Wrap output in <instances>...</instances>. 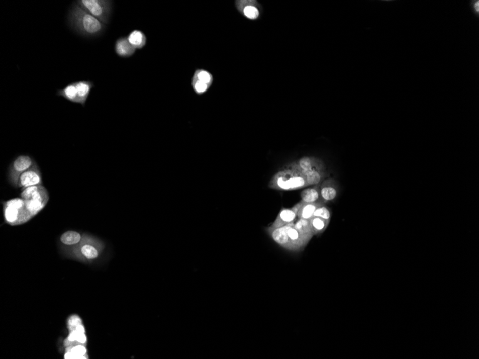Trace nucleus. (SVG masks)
I'll return each mask as SVG.
<instances>
[{"label":"nucleus","mask_w":479,"mask_h":359,"mask_svg":"<svg viewBox=\"0 0 479 359\" xmlns=\"http://www.w3.org/2000/svg\"><path fill=\"white\" fill-rule=\"evenodd\" d=\"M294 227L298 231L299 235L303 238L305 243L308 244L314 236L311 227L310 220L298 219L294 223Z\"/></svg>","instance_id":"2eb2a0df"},{"label":"nucleus","mask_w":479,"mask_h":359,"mask_svg":"<svg viewBox=\"0 0 479 359\" xmlns=\"http://www.w3.org/2000/svg\"><path fill=\"white\" fill-rule=\"evenodd\" d=\"M20 197L25 200V207L30 217L43 210L49 200V195L43 185H36L23 189Z\"/></svg>","instance_id":"7ed1b4c3"},{"label":"nucleus","mask_w":479,"mask_h":359,"mask_svg":"<svg viewBox=\"0 0 479 359\" xmlns=\"http://www.w3.org/2000/svg\"><path fill=\"white\" fill-rule=\"evenodd\" d=\"M68 340L69 341H78L80 343H86V337L84 333L77 330H73V331L69 335Z\"/></svg>","instance_id":"bb28decb"},{"label":"nucleus","mask_w":479,"mask_h":359,"mask_svg":"<svg viewBox=\"0 0 479 359\" xmlns=\"http://www.w3.org/2000/svg\"><path fill=\"white\" fill-rule=\"evenodd\" d=\"M289 239V251L301 252L304 250L307 244L299 235L298 231L294 227V222L284 226Z\"/></svg>","instance_id":"9b49d317"},{"label":"nucleus","mask_w":479,"mask_h":359,"mask_svg":"<svg viewBox=\"0 0 479 359\" xmlns=\"http://www.w3.org/2000/svg\"><path fill=\"white\" fill-rule=\"evenodd\" d=\"M301 198L304 203H313L322 200L320 195V185H314L313 187L306 189L301 192Z\"/></svg>","instance_id":"6ab92c4d"},{"label":"nucleus","mask_w":479,"mask_h":359,"mask_svg":"<svg viewBox=\"0 0 479 359\" xmlns=\"http://www.w3.org/2000/svg\"><path fill=\"white\" fill-rule=\"evenodd\" d=\"M303 203V202L301 201L296 204L292 208L282 209L273 224L270 226V228H278L289 224L293 223L297 217L299 209Z\"/></svg>","instance_id":"9d476101"},{"label":"nucleus","mask_w":479,"mask_h":359,"mask_svg":"<svg viewBox=\"0 0 479 359\" xmlns=\"http://www.w3.org/2000/svg\"><path fill=\"white\" fill-rule=\"evenodd\" d=\"M82 322L80 318L78 316H74L69 319L68 325L70 328H74L75 329L79 325H81Z\"/></svg>","instance_id":"cd10ccee"},{"label":"nucleus","mask_w":479,"mask_h":359,"mask_svg":"<svg viewBox=\"0 0 479 359\" xmlns=\"http://www.w3.org/2000/svg\"><path fill=\"white\" fill-rule=\"evenodd\" d=\"M86 236L87 235L82 236L81 234L76 231H68L60 237V242L65 246H73V248H75L83 242Z\"/></svg>","instance_id":"f3484780"},{"label":"nucleus","mask_w":479,"mask_h":359,"mask_svg":"<svg viewBox=\"0 0 479 359\" xmlns=\"http://www.w3.org/2000/svg\"><path fill=\"white\" fill-rule=\"evenodd\" d=\"M36 164L34 158L28 155H20L15 158L8 168V176L10 185L15 187L20 175Z\"/></svg>","instance_id":"0eeeda50"},{"label":"nucleus","mask_w":479,"mask_h":359,"mask_svg":"<svg viewBox=\"0 0 479 359\" xmlns=\"http://www.w3.org/2000/svg\"><path fill=\"white\" fill-rule=\"evenodd\" d=\"M129 43L135 49L144 48L147 45V39L145 34L139 30H134L131 32L127 36Z\"/></svg>","instance_id":"aec40b11"},{"label":"nucleus","mask_w":479,"mask_h":359,"mask_svg":"<svg viewBox=\"0 0 479 359\" xmlns=\"http://www.w3.org/2000/svg\"><path fill=\"white\" fill-rule=\"evenodd\" d=\"M339 187L335 180L333 178L324 180L320 185L321 199L323 202H332L337 197Z\"/></svg>","instance_id":"f8f14e48"},{"label":"nucleus","mask_w":479,"mask_h":359,"mask_svg":"<svg viewBox=\"0 0 479 359\" xmlns=\"http://www.w3.org/2000/svg\"><path fill=\"white\" fill-rule=\"evenodd\" d=\"M78 94V104L85 106L88 100L89 95L94 87L93 82L89 80H80L75 82Z\"/></svg>","instance_id":"4468645a"},{"label":"nucleus","mask_w":479,"mask_h":359,"mask_svg":"<svg viewBox=\"0 0 479 359\" xmlns=\"http://www.w3.org/2000/svg\"><path fill=\"white\" fill-rule=\"evenodd\" d=\"M325 205V202H323L322 200L313 202V203H303V205L299 209L298 213H297V218L310 220L313 217L316 210L318 207Z\"/></svg>","instance_id":"a211bd4d"},{"label":"nucleus","mask_w":479,"mask_h":359,"mask_svg":"<svg viewBox=\"0 0 479 359\" xmlns=\"http://www.w3.org/2000/svg\"><path fill=\"white\" fill-rule=\"evenodd\" d=\"M36 185H43V178L38 164L22 173L18 178L15 187L25 189Z\"/></svg>","instance_id":"6e6552de"},{"label":"nucleus","mask_w":479,"mask_h":359,"mask_svg":"<svg viewBox=\"0 0 479 359\" xmlns=\"http://www.w3.org/2000/svg\"><path fill=\"white\" fill-rule=\"evenodd\" d=\"M331 211L325 205L318 207L314 212L313 217H320L324 220H331Z\"/></svg>","instance_id":"393cba45"},{"label":"nucleus","mask_w":479,"mask_h":359,"mask_svg":"<svg viewBox=\"0 0 479 359\" xmlns=\"http://www.w3.org/2000/svg\"><path fill=\"white\" fill-rule=\"evenodd\" d=\"M4 217L7 223L11 225L25 223L32 218L25 207V200L15 198L4 203Z\"/></svg>","instance_id":"20e7f679"},{"label":"nucleus","mask_w":479,"mask_h":359,"mask_svg":"<svg viewBox=\"0 0 479 359\" xmlns=\"http://www.w3.org/2000/svg\"><path fill=\"white\" fill-rule=\"evenodd\" d=\"M86 349L83 345H77L65 354V358H83Z\"/></svg>","instance_id":"b1692460"},{"label":"nucleus","mask_w":479,"mask_h":359,"mask_svg":"<svg viewBox=\"0 0 479 359\" xmlns=\"http://www.w3.org/2000/svg\"><path fill=\"white\" fill-rule=\"evenodd\" d=\"M255 1L237 2V7L240 11L243 12L246 18L250 20H256L259 17V10L255 6Z\"/></svg>","instance_id":"dca6fc26"},{"label":"nucleus","mask_w":479,"mask_h":359,"mask_svg":"<svg viewBox=\"0 0 479 359\" xmlns=\"http://www.w3.org/2000/svg\"><path fill=\"white\" fill-rule=\"evenodd\" d=\"M286 168L297 170L303 175L315 170H326L325 166L321 160L312 157L301 158L297 162L287 165Z\"/></svg>","instance_id":"1a4fd4ad"},{"label":"nucleus","mask_w":479,"mask_h":359,"mask_svg":"<svg viewBox=\"0 0 479 359\" xmlns=\"http://www.w3.org/2000/svg\"><path fill=\"white\" fill-rule=\"evenodd\" d=\"M309 187L303 174L297 170L285 168L274 174L268 187L279 191H293Z\"/></svg>","instance_id":"f03ea898"},{"label":"nucleus","mask_w":479,"mask_h":359,"mask_svg":"<svg viewBox=\"0 0 479 359\" xmlns=\"http://www.w3.org/2000/svg\"><path fill=\"white\" fill-rule=\"evenodd\" d=\"M115 52L121 58H130L135 53L137 49L134 48L126 37L118 38L115 43Z\"/></svg>","instance_id":"ddd939ff"},{"label":"nucleus","mask_w":479,"mask_h":359,"mask_svg":"<svg viewBox=\"0 0 479 359\" xmlns=\"http://www.w3.org/2000/svg\"><path fill=\"white\" fill-rule=\"evenodd\" d=\"M309 220H310L311 227H312L314 235H319L322 234L324 231L327 230L328 226L330 223V221L317 217H312Z\"/></svg>","instance_id":"4be33fe9"},{"label":"nucleus","mask_w":479,"mask_h":359,"mask_svg":"<svg viewBox=\"0 0 479 359\" xmlns=\"http://www.w3.org/2000/svg\"><path fill=\"white\" fill-rule=\"evenodd\" d=\"M80 6L104 24H109L112 13L113 2L108 0H79Z\"/></svg>","instance_id":"39448f33"},{"label":"nucleus","mask_w":479,"mask_h":359,"mask_svg":"<svg viewBox=\"0 0 479 359\" xmlns=\"http://www.w3.org/2000/svg\"><path fill=\"white\" fill-rule=\"evenodd\" d=\"M104 248L103 242L98 239L87 235L83 242L72 249L70 254L80 258L93 260L98 258Z\"/></svg>","instance_id":"423d86ee"},{"label":"nucleus","mask_w":479,"mask_h":359,"mask_svg":"<svg viewBox=\"0 0 479 359\" xmlns=\"http://www.w3.org/2000/svg\"><path fill=\"white\" fill-rule=\"evenodd\" d=\"M193 90L195 91V92H196L198 95H202V94H205V93L208 90L210 85L193 78Z\"/></svg>","instance_id":"a878e982"},{"label":"nucleus","mask_w":479,"mask_h":359,"mask_svg":"<svg viewBox=\"0 0 479 359\" xmlns=\"http://www.w3.org/2000/svg\"><path fill=\"white\" fill-rule=\"evenodd\" d=\"M57 96H62L70 102L78 104V94H77L76 86L75 82H70L63 88L57 91Z\"/></svg>","instance_id":"412c9836"},{"label":"nucleus","mask_w":479,"mask_h":359,"mask_svg":"<svg viewBox=\"0 0 479 359\" xmlns=\"http://www.w3.org/2000/svg\"><path fill=\"white\" fill-rule=\"evenodd\" d=\"M193 78L204 82L210 86H211L212 82H213V76H212L211 74L205 70H197L194 75H193Z\"/></svg>","instance_id":"5701e85b"},{"label":"nucleus","mask_w":479,"mask_h":359,"mask_svg":"<svg viewBox=\"0 0 479 359\" xmlns=\"http://www.w3.org/2000/svg\"><path fill=\"white\" fill-rule=\"evenodd\" d=\"M68 23L72 30L84 38H98L107 29V25L90 14L76 2H74L69 10Z\"/></svg>","instance_id":"f257e3e1"}]
</instances>
